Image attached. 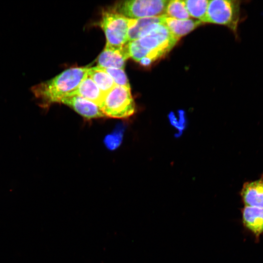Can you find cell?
<instances>
[{"label":"cell","mask_w":263,"mask_h":263,"mask_svg":"<svg viewBox=\"0 0 263 263\" xmlns=\"http://www.w3.org/2000/svg\"><path fill=\"white\" fill-rule=\"evenodd\" d=\"M89 67L68 69L47 81L31 88L38 105L47 108L52 104L60 103L64 97L74 91L88 75Z\"/></svg>","instance_id":"6da1fadb"},{"label":"cell","mask_w":263,"mask_h":263,"mask_svg":"<svg viewBox=\"0 0 263 263\" xmlns=\"http://www.w3.org/2000/svg\"><path fill=\"white\" fill-rule=\"evenodd\" d=\"M135 40L141 49L144 56L139 62L147 66L169 52L178 39L164 24L159 23L144 36Z\"/></svg>","instance_id":"7a4b0ae2"},{"label":"cell","mask_w":263,"mask_h":263,"mask_svg":"<svg viewBox=\"0 0 263 263\" xmlns=\"http://www.w3.org/2000/svg\"><path fill=\"white\" fill-rule=\"evenodd\" d=\"M99 108L105 117L119 119L130 117L135 112L131 88L116 85L105 95Z\"/></svg>","instance_id":"3957f363"},{"label":"cell","mask_w":263,"mask_h":263,"mask_svg":"<svg viewBox=\"0 0 263 263\" xmlns=\"http://www.w3.org/2000/svg\"><path fill=\"white\" fill-rule=\"evenodd\" d=\"M134 19H130L111 9L102 13L100 26L106 38V46L120 48L128 42V34Z\"/></svg>","instance_id":"277c9868"},{"label":"cell","mask_w":263,"mask_h":263,"mask_svg":"<svg viewBox=\"0 0 263 263\" xmlns=\"http://www.w3.org/2000/svg\"><path fill=\"white\" fill-rule=\"evenodd\" d=\"M168 0H131L117 2L112 10L130 19L165 15Z\"/></svg>","instance_id":"5b68a950"},{"label":"cell","mask_w":263,"mask_h":263,"mask_svg":"<svg viewBox=\"0 0 263 263\" xmlns=\"http://www.w3.org/2000/svg\"><path fill=\"white\" fill-rule=\"evenodd\" d=\"M240 1L209 0L205 22L223 25L236 33L240 20Z\"/></svg>","instance_id":"8992f818"},{"label":"cell","mask_w":263,"mask_h":263,"mask_svg":"<svg viewBox=\"0 0 263 263\" xmlns=\"http://www.w3.org/2000/svg\"><path fill=\"white\" fill-rule=\"evenodd\" d=\"M60 103L70 107L82 117L88 119L105 116L97 105L78 95L64 97L60 100Z\"/></svg>","instance_id":"52a82bcc"},{"label":"cell","mask_w":263,"mask_h":263,"mask_svg":"<svg viewBox=\"0 0 263 263\" xmlns=\"http://www.w3.org/2000/svg\"><path fill=\"white\" fill-rule=\"evenodd\" d=\"M126 44L120 48L105 46L97 59V67L123 69L129 58Z\"/></svg>","instance_id":"ba28073f"},{"label":"cell","mask_w":263,"mask_h":263,"mask_svg":"<svg viewBox=\"0 0 263 263\" xmlns=\"http://www.w3.org/2000/svg\"><path fill=\"white\" fill-rule=\"evenodd\" d=\"M241 195L245 206L263 208V180L244 183Z\"/></svg>","instance_id":"9c48e42d"},{"label":"cell","mask_w":263,"mask_h":263,"mask_svg":"<svg viewBox=\"0 0 263 263\" xmlns=\"http://www.w3.org/2000/svg\"><path fill=\"white\" fill-rule=\"evenodd\" d=\"M242 213L244 225L258 238L263 232V208L245 206Z\"/></svg>","instance_id":"30bf717a"},{"label":"cell","mask_w":263,"mask_h":263,"mask_svg":"<svg viewBox=\"0 0 263 263\" xmlns=\"http://www.w3.org/2000/svg\"><path fill=\"white\" fill-rule=\"evenodd\" d=\"M163 23L171 34L178 40L193 30L202 22L196 19H178L164 16Z\"/></svg>","instance_id":"8fae6325"},{"label":"cell","mask_w":263,"mask_h":263,"mask_svg":"<svg viewBox=\"0 0 263 263\" xmlns=\"http://www.w3.org/2000/svg\"><path fill=\"white\" fill-rule=\"evenodd\" d=\"M78 95L92 101L99 107L104 95L94 81L88 76L68 96Z\"/></svg>","instance_id":"7c38bea8"},{"label":"cell","mask_w":263,"mask_h":263,"mask_svg":"<svg viewBox=\"0 0 263 263\" xmlns=\"http://www.w3.org/2000/svg\"><path fill=\"white\" fill-rule=\"evenodd\" d=\"M164 16L134 19L129 30L128 42L139 39L157 24L163 23Z\"/></svg>","instance_id":"4fadbf2b"},{"label":"cell","mask_w":263,"mask_h":263,"mask_svg":"<svg viewBox=\"0 0 263 263\" xmlns=\"http://www.w3.org/2000/svg\"><path fill=\"white\" fill-rule=\"evenodd\" d=\"M88 75L96 84L104 96L116 85L112 77L100 67L89 68Z\"/></svg>","instance_id":"5bb4252c"},{"label":"cell","mask_w":263,"mask_h":263,"mask_svg":"<svg viewBox=\"0 0 263 263\" xmlns=\"http://www.w3.org/2000/svg\"><path fill=\"white\" fill-rule=\"evenodd\" d=\"M209 0H186L184 2L189 16L205 22Z\"/></svg>","instance_id":"9a60e30c"},{"label":"cell","mask_w":263,"mask_h":263,"mask_svg":"<svg viewBox=\"0 0 263 263\" xmlns=\"http://www.w3.org/2000/svg\"><path fill=\"white\" fill-rule=\"evenodd\" d=\"M165 16L178 19H189V15L186 7L184 0H168Z\"/></svg>","instance_id":"2e32d148"},{"label":"cell","mask_w":263,"mask_h":263,"mask_svg":"<svg viewBox=\"0 0 263 263\" xmlns=\"http://www.w3.org/2000/svg\"><path fill=\"white\" fill-rule=\"evenodd\" d=\"M101 68L112 77L115 85L130 88L129 80L123 69Z\"/></svg>","instance_id":"e0dca14e"},{"label":"cell","mask_w":263,"mask_h":263,"mask_svg":"<svg viewBox=\"0 0 263 263\" xmlns=\"http://www.w3.org/2000/svg\"><path fill=\"white\" fill-rule=\"evenodd\" d=\"M121 141L120 135L118 134L110 135L106 138V144L108 147L113 149L117 147L119 145Z\"/></svg>","instance_id":"ac0fdd59"}]
</instances>
